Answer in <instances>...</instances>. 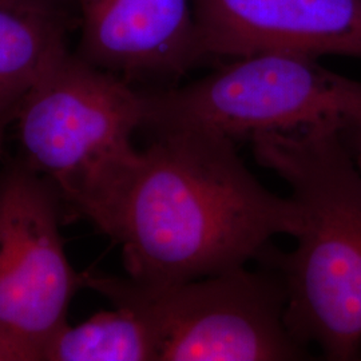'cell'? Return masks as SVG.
Wrapping results in <instances>:
<instances>
[{"label":"cell","mask_w":361,"mask_h":361,"mask_svg":"<svg viewBox=\"0 0 361 361\" xmlns=\"http://www.w3.org/2000/svg\"><path fill=\"white\" fill-rule=\"evenodd\" d=\"M89 221L121 245L129 279L155 286L243 268L301 229L296 202L255 178L234 140L200 129L153 131Z\"/></svg>","instance_id":"cell-1"},{"label":"cell","mask_w":361,"mask_h":361,"mask_svg":"<svg viewBox=\"0 0 361 361\" xmlns=\"http://www.w3.org/2000/svg\"><path fill=\"white\" fill-rule=\"evenodd\" d=\"M344 129L314 125L250 137L258 165L288 183L301 214L296 249L259 257L280 271L285 323L328 360L361 355V171Z\"/></svg>","instance_id":"cell-2"},{"label":"cell","mask_w":361,"mask_h":361,"mask_svg":"<svg viewBox=\"0 0 361 361\" xmlns=\"http://www.w3.org/2000/svg\"><path fill=\"white\" fill-rule=\"evenodd\" d=\"M15 116L25 165L89 219L138 152L133 135L145 126L146 94L66 51L27 91Z\"/></svg>","instance_id":"cell-3"},{"label":"cell","mask_w":361,"mask_h":361,"mask_svg":"<svg viewBox=\"0 0 361 361\" xmlns=\"http://www.w3.org/2000/svg\"><path fill=\"white\" fill-rule=\"evenodd\" d=\"M85 288L137 312L154 331L159 361L304 360L310 353L285 323L283 279L245 267L155 286L83 273Z\"/></svg>","instance_id":"cell-4"},{"label":"cell","mask_w":361,"mask_h":361,"mask_svg":"<svg viewBox=\"0 0 361 361\" xmlns=\"http://www.w3.org/2000/svg\"><path fill=\"white\" fill-rule=\"evenodd\" d=\"M145 94L143 128L207 130L234 141L326 123L345 131L361 119V82L292 52L235 58L186 86Z\"/></svg>","instance_id":"cell-5"},{"label":"cell","mask_w":361,"mask_h":361,"mask_svg":"<svg viewBox=\"0 0 361 361\" xmlns=\"http://www.w3.org/2000/svg\"><path fill=\"white\" fill-rule=\"evenodd\" d=\"M59 197L25 164L0 176V338L43 360L83 273L66 256L59 232Z\"/></svg>","instance_id":"cell-6"},{"label":"cell","mask_w":361,"mask_h":361,"mask_svg":"<svg viewBox=\"0 0 361 361\" xmlns=\"http://www.w3.org/2000/svg\"><path fill=\"white\" fill-rule=\"evenodd\" d=\"M207 56L292 52L361 59V0H192Z\"/></svg>","instance_id":"cell-7"},{"label":"cell","mask_w":361,"mask_h":361,"mask_svg":"<svg viewBox=\"0 0 361 361\" xmlns=\"http://www.w3.org/2000/svg\"><path fill=\"white\" fill-rule=\"evenodd\" d=\"M85 61L130 79H177L202 56L192 0H82Z\"/></svg>","instance_id":"cell-8"},{"label":"cell","mask_w":361,"mask_h":361,"mask_svg":"<svg viewBox=\"0 0 361 361\" xmlns=\"http://www.w3.org/2000/svg\"><path fill=\"white\" fill-rule=\"evenodd\" d=\"M66 50L56 13L0 0V118L8 121L27 91Z\"/></svg>","instance_id":"cell-9"},{"label":"cell","mask_w":361,"mask_h":361,"mask_svg":"<svg viewBox=\"0 0 361 361\" xmlns=\"http://www.w3.org/2000/svg\"><path fill=\"white\" fill-rule=\"evenodd\" d=\"M43 360L159 361V345L137 312L114 307L75 326L66 324L44 348Z\"/></svg>","instance_id":"cell-10"},{"label":"cell","mask_w":361,"mask_h":361,"mask_svg":"<svg viewBox=\"0 0 361 361\" xmlns=\"http://www.w3.org/2000/svg\"><path fill=\"white\" fill-rule=\"evenodd\" d=\"M343 133L347 134V137H348L350 143L347 146H348L349 152L352 154L356 166L361 171V119H359L356 123H353L350 128Z\"/></svg>","instance_id":"cell-11"},{"label":"cell","mask_w":361,"mask_h":361,"mask_svg":"<svg viewBox=\"0 0 361 361\" xmlns=\"http://www.w3.org/2000/svg\"><path fill=\"white\" fill-rule=\"evenodd\" d=\"M0 361H30L26 353L0 338Z\"/></svg>","instance_id":"cell-12"},{"label":"cell","mask_w":361,"mask_h":361,"mask_svg":"<svg viewBox=\"0 0 361 361\" xmlns=\"http://www.w3.org/2000/svg\"><path fill=\"white\" fill-rule=\"evenodd\" d=\"M22 1H26V3H30V4L38 6V7H42V8H46L49 11L55 13L65 3L66 0H22Z\"/></svg>","instance_id":"cell-13"},{"label":"cell","mask_w":361,"mask_h":361,"mask_svg":"<svg viewBox=\"0 0 361 361\" xmlns=\"http://www.w3.org/2000/svg\"><path fill=\"white\" fill-rule=\"evenodd\" d=\"M6 119H1L0 118V152H1V137H3V129H4V125H6Z\"/></svg>","instance_id":"cell-14"}]
</instances>
